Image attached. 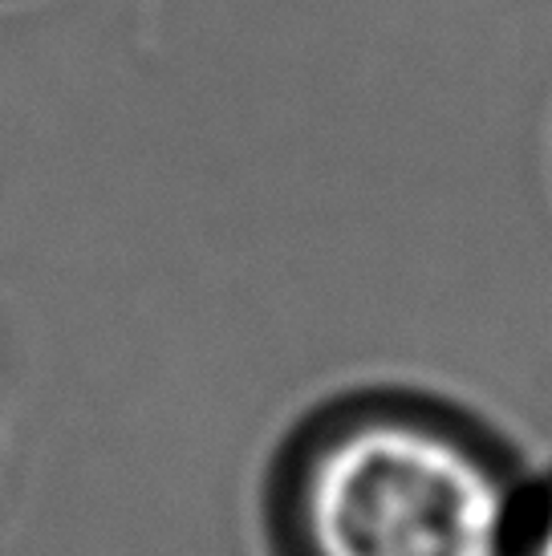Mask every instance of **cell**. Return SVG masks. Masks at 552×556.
<instances>
[{
  "label": "cell",
  "instance_id": "1",
  "mask_svg": "<svg viewBox=\"0 0 552 556\" xmlns=\"http://www.w3.org/2000/svg\"><path fill=\"white\" fill-rule=\"evenodd\" d=\"M524 511L484 431L418 399L325 410L276 483L285 556H512Z\"/></svg>",
  "mask_w": 552,
  "mask_h": 556
},
{
  "label": "cell",
  "instance_id": "2",
  "mask_svg": "<svg viewBox=\"0 0 552 556\" xmlns=\"http://www.w3.org/2000/svg\"><path fill=\"white\" fill-rule=\"evenodd\" d=\"M512 556H552V492L528 500V511H524V525Z\"/></svg>",
  "mask_w": 552,
  "mask_h": 556
}]
</instances>
